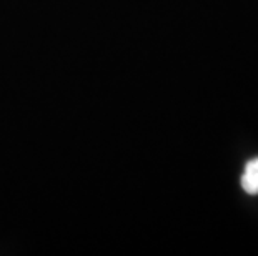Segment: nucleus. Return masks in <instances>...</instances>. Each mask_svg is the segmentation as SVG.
Wrapping results in <instances>:
<instances>
[{
  "instance_id": "1",
  "label": "nucleus",
  "mask_w": 258,
  "mask_h": 256,
  "mask_svg": "<svg viewBox=\"0 0 258 256\" xmlns=\"http://www.w3.org/2000/svg\"><path fill=\"white\" fill-rule=\"evenodd\" d=\"M241 188L248 195H258V156L246 163L241 175Z\"/></svg>"
}]
</instances>
